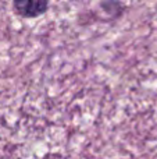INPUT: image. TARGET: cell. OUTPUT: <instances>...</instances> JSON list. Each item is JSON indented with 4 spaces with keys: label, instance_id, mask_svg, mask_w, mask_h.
<instances>
[{
    "label": "cell",
    "instance_id": "obj_1",
    "mask_svg": "<svg viewBox=\"0 0 157 159\" xmlns=\"http://www.w3.org/2000/svg\"><path fill=\"white\" fill-rule=\"evenodd\" d=\"M50 3L47 0H14L13 11L15 16L25 20H32L46 14Z\"/></svg>",
    "mask_w": 157,
    "mask_h": 159
}]
</instances>
